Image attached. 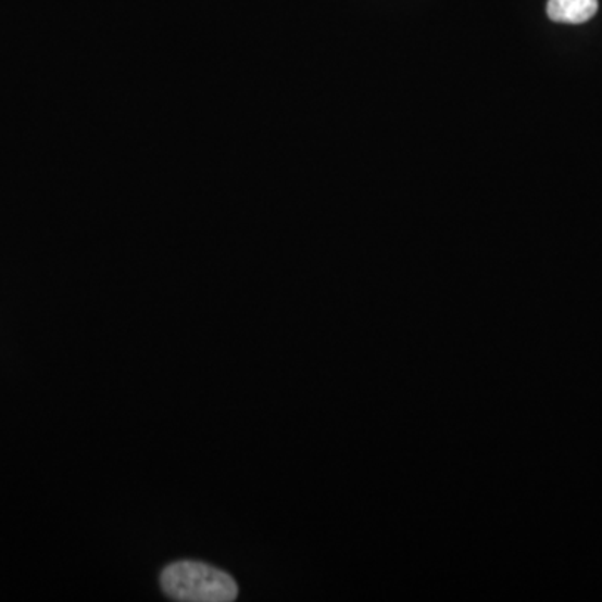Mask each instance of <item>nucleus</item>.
I'll return each mask as SVG.
<instances>
[{"label":"nucleus","instance_id":"nucleus-1","mask_svg":"<svg viewBox=\"0 0 602 602\" xmlns=\"http://www.w3.org/2000/svg\"><path fill=\"white\" fill-rule=\"evenodd\" d=\"M161 588L167 598L181 602H231L238 585L225 570L197 561L170 564L161 574Z\"/></svg>","mask_w":602,"mask_h":602},{"label":"nucleus","instance_id":"nucleus-2","mask_svg":"<svg viewBox=\"0 0 602 602\" xmlns=\"http://www.w3.org/2000/svg\"><path fill=\"white\" fill-rule=\"evenodd\" d=\"M598 0H549L548 15L554 23L585 24L598 12Z\"/></svg>","mask_w":602,"mask_h":602}]
</instances>
